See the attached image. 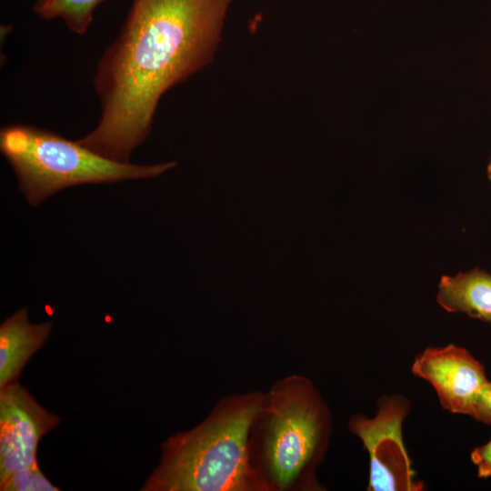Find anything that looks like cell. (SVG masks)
Instances as JSON below:
<instances>
[{
	"label": "cell",
	"mask_w": 491,
	"mask_h": 491,
	"mask_svg": "<svg viewBox=\"0 0 491 491\" xmlns=\"http://www.w3.org/2000/svg\"><path fill=\"white\" fill-rule=\"evenodd\" d=\"M471 417L475 420L491 426V381L483 386L473 409Z\"/></svg>",
	"instance_id": "7c38bea8"
},
{
	"label": "cell",
	"mask_w": 491,
	"mask_h": 491,
	"mask_svg": "<svg viewBox=\"0 0 491 491\" xmlns=\"http://www.w3.org/2000/svg\"><path fill=\"white\" fill-rule=\"evenodd\" d=\"M0 150L17 178L18 189L32 205L74 185L151 178L176 165V162H117L91 151L77 140L24 125L2 127Z\"/></svg>",
	"instance_id": "277c9868"
},
{
	"label": "cell",
	"mask_w": 491,
	"mask_h": 491,
	"mask_svg": "<svg viewBox=\"0 0 491 491\" xmlns=\"http://www.w3.org/2000/svg\"><path fill=\"white\" fill-rule=\"evenodd\" d=\"M411 371L433 386L444 409L469 416L488 381L482 363L455 344L426 348L415 357Z\"/></svg>",
	"instance_id": "52a82bcc"
},
{
	"label": "cell",
	"mask_w": 491,
	"mask_h": 491,
	"mask_svg": "<svg viewBox=\"0 0 491 491\" xmlns=\"http://www.w3.org/2000/svg\"><path fill=\"white\" fill-rule=\"evenodd\" d=\"M332 429L329 406L307 377L287 376L264 393L250 448L253 465L269 490H323L316 472Z\"/></svg>",
	"instance_id": "3957f363"
},
{
	"label": "cell",
	"mask_w": 491,
	"mask_h": 491,
	"mask_svg": "<svg viewBox=\"0 0 491 491\" xmlns=\"http://www.w3.org/2000/svg\"><path fill=\"white\" fill-rule=\"evenodd\" d=\"M53 324L29 322L23 307L0 325V388L16 381L27 361L47 340Z\"/></svg>",
	"instance_id": "ba28073f"
},
{
	"label": "cell",
	"mask_w": 491,
	"mask_h": 491,
	"mask_svg": "<svg viewBox=\"0 0 491 491\" xmlns=\"http://www.w3.org/2000/svg\"><path fill=\"white\" fill-rule=\"evenodd\" d=\"M59 423L17 381L0 388V482L37 464L40 439Z\"/></svg>",
	"instance_id": "8992f818"
},
{
	"label": "cell",
	"mask_w": 491,
	"mask_h": 491,
	"mask_svg": "<svg viewBox=\"0 0 491 491\" xmlns=\"http://www.w3.org/2000/svg\"><path fill=\"white\" fill-rule=\"evenodd\" d=\"M436 299L446 312L491 324V274L476 267L454 276H442Z\"/></svg>",
	"instance_id": "9c48e42d"
},
{
	"label": "cell",
	"mask_w": 491,
	"mask_h": 491,
	"mask_svg": "<svg viewBox=\"0 0 491 491\" xmlns=\"http://www.w3.org/2000/svg\"><path fill=\"white\" fill-rule=\"evenodd\" d=\"M234 1L132 0L96 65L100 119L78 143L129 163L151 132L162 96L213 62Z\"/></svg>",
	"instance_id": "6da1fadb"
},
{
	"label": "cell",
	"mask_w": 491,
	"mask_h": 491,
	"mask_svg": "<svg viewBox=\"0 0 491 491\" xmlns=\"http://www.w3.org/2000/svg\"><path fill=\"white\" fill-rule=\"evenodd\" d=\"M486 175L488 180L491 182V155L486 167Z\"/></svg>",
	"instance_id": "5bb4252c"
},
{
	"label": "cell",
	"mask_w": 491,
	"mask_h": 491,
	"mask_svg": "<svg viewBox=\"0 0 491 491\" xmlns=\"http://www.w3.org/2000/svg\"><path fill=\"white\" fill-rule=\"evenodd\" d=\"M470 458L476 467L478 477H491V439L487 443L475 447L471 451Z\"/></svg>",
	"instance_id": "4fadbf2b"
},
{
	"label": "cell",
	"mask_w": 491,
	"mask_h": 491,
	"mask_svg": "<svg viewBox=\"0 0 491 491\" xmlns=\"http://www.w3.org/2000/svg\"><path fill=\"white\" fill-rule=\"evenodd\" d=\"M104 1L36 0L33 10L41 19H60L73 33L83 35L93 22L96 7Z\"/></svg>",
	"instance_id": "30bf717a"
},
{
	"label": "cell",
	"mask_w": 491,
	"mask_h": 491,
	"mask_svg": "<svg viewBox=\"0 0 491 491\" xmlns=\"http://www.w3.org/2000/svg\"><path fill=\"white\" fill-rule=\"evenodd\" d=\"M373 417L350 416L348 430L357 436L369 456L368 491H421L403 439V423L411 410L409 399L401 394L382 395Z\"/></svg>",
	"instance_id": "5b68a950"
},
{
	"label": "cell",
	"mask_w": 491,
	"mask_h": 491,
	"mask_svg": "<svg viewBox=\"0 0 491 491\" xmlns=\"http://www.w3.org/2000/svg\"><path fill=\"white\" fill-rule=\"evenodd\" d=\"M1 491H59L42 473L37 464L15 472L0 482Z\"/></svg>",
	"instance_id": "8fae6325"
},
{
	"label": "cell",
	"mask_w": 491,
	"mask_h": 491,
	"mask_svg": "<svg viewBox=\"0 0 491 491\" xmlns=\"http://www.w3.org/2000/svg\"><path fill=\"white\" fill-rule=\"evenodd\" d=\"M264 393L221 398L196 426L164 441L142 491H270L253 465L251 429Z\"/></svg>",
	"instance_id": "7a4b0ae2"
}]
</instances>
